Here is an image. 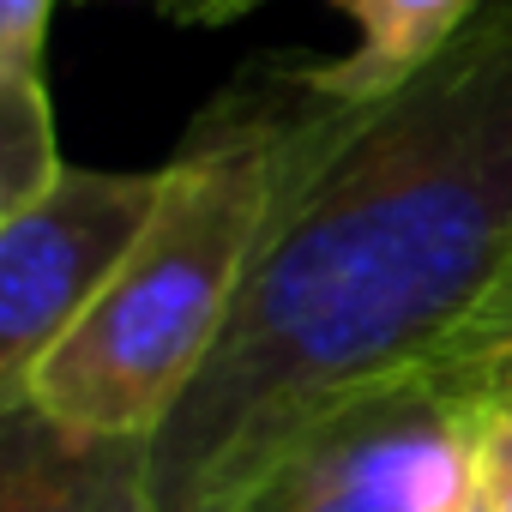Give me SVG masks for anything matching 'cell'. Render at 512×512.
Here are the masks:
<instances>
[{
	"label": "cell",
	"instance_id": "cell-1",
	"mask_svg": "<svg viewBox=\"0 0 512 512\" xmlns=\"http://www.w3.org/2000/svg\"><path fill=\"white\" fill-rule=\"evenodd\" d=\"M512 266V0L380 103L290 85L266 235L145 446L151 512H235L350 398L428 368Z\"/></svg>",
	"mask_w": 512,
	"mask_h": 512
},
{
	"label": "cell",
	"instance_id": "cell-2",
	"mask_svg": "<svg viewBox=\"0 0 512 512\" xmlns=\"http://www.w3.org/2000/svg\"><path fill=\"white\" fill-rule=\"evenodd\" d=\"M290 103H229L163 163V187L91 308L49 350L31 398L109 440H151L217 350L284 169Z\"/></svg>",
	"mask_w": 512,
	"mask_h": 512
},
{
	"label": "cell",
	"instance_id": "cell-3",
	"mask_svg": "<svg viewBox=\"0 0 512 512\" xmlns=\"http://www.w3.org/2000/svg\"><path fill=\"white\" fill-rule=\"evenodd\" d=\"M476 404L434 368L374 386L302 434L235 512H458Z\"/></svg>",
	"mask_w": 512,
	"mask_h": 512
},
{
	"label": "cell",
	"instance_id": "cell-4",
	"mask_svg": "<svg viewBox=\"0 0 512 512\" xmlns=\"http://www.w3.org/2000/svg\"><path fill=\"white\" fill-rule=\"evenodd\" d=\"M163 169H61V181L0 229V404L31 392L49 350L91 308L151 217Z\"/></svg>",
	"mask_w": 512,
	"mask_h": 512
},
{
	"label": "cell",
	"instance_id": "cell-5",
	"mask_svg": "<svg viewBox=\"0 0 512 512\" xmlns=\"http://www.w3.org/2000/svg\"><path fill=\"white\" fill-rule=\"evenodd\" d=\"M145 446L79 434L25 392L0 404V512H151Z\"/></svg>",
	"mask_w": 512,
	"mask_h": 512
},
{
	"label": "cell",
	"instance_id": "cell-6",
	"mask_svg": "<svg viewBox=\"0 0 512 512\" xmlns=\"http://www.w3.org/2000/svg\"><path fill=\"white\" fill-rule=\"evenodd\" d=\"M350 19V49L314 67H296L290 85L314 103H380L428 73L488 0H332Z\"/></svg>",
	"mask_w": 512,
	"mask_h": 512
},
{
	"label": "cell",
	"instance_id": "cell-7",
	"mask_svg": "<svg viewBox=\"0 0 512 512\" xmlns=\"http://www.w3.org/2000/svg\"><path fill=\"white\" fill-rule=\"evenodd\" d=\"M55 109L37 73H0V229L61 181Z\"/></svg>",
	"mask_w": 512,
	"mask_h": 512
},
{
	"label": "cell",
	"instance_id": "cell-8",
	"mask_svg": "<svg viewBox=\"0 0 512 512\" xmlns=\"http://www.w3.org/2000/svg\"><path fill=\"white\" fill-rule=\"evenodd\" d=\"M470 494L488 512H512V398H470Z\"/></svg>",
	"mask_w": 512,
	"mask_h": 512
},
{
	"label": "cell",
	"instance_id": "cell-9",
	"mask_svg": "<svg viewBox=\"0 0 512 512\" xmlns=\"http://www.w3.org/2000/svg\"><path fill=\"white\" fill-rule=\"evenodd\" d=\"M494 350H512V266L488 284V296L464 314V326L446 338V350L428 368H458V362H476V356H494Z\"/></svg>",
	"mask_w": 512,
	"mask_h": 512
},
{
	"label": "cell",
	"instance_id": "cell-10",
	"mask_svg": "<svg viewBox=\"0 0 512 512\" xmlns=\"http://www.w3.org/2000/svg\"><path fill=\"white\" fill-rule=\"evenodd\" d=\"M55 0H0V73H37Z\"/></svg>",
	"mask_w": 512,
	"mask_h": 512
},
{
	"label": "cell",
	"instance_id": "cell-11",
	"mask_svg": "<svg viewBox=\"0 0 512 512\" xmlns=\"http://www.w3.org/2000/svg\"><path fill=\"white\" fill-rule=\"evenodd\" d=\"M434 374H446L464 398H512V350H494V356H476L458 368H434Z\"/></svg>",
	"mask_w": 512,
	"mask_h": 512
},
{
	"label": "cell",
	"instance_id": "cell-12",
	"mask_svg": "<svg viewBox=\"0 0 512 512\" xmlns=\"http://www.w3.org/2000/svg\"><path fill=\"white\" fill-rule=\"evenodd\" d=\"M157 7H163L175 25H229V19L253 13L260 0H157Z\"/></svg>",
	"mask_w": 512,
	"mask_h": 512
},
{
	"label": "cell",
	"instance_id": "cell-13",
	"mask_svg": "<svg viewBox=\"0 0 512 512\" xmlns=\"http://www.w3.org/2000/svg\"><path fill=\"white\" fill-rule=\"evenodd\" d=\"M458 512H488V506H482V500H476V494H470V500H464V506H458Z\"/></svg>",
	"mask_w": 512,
	"mask_h": 512
}]
</instances>
